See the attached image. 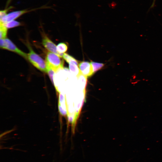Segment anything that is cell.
<instances>
[{
    "instance_id": "obj_14",
    "label": "cell",
    "mask_w": 162,
    "mask_h": 162,
    "mask_svg": "<svg viewBox=\"0 0 162 162\" xmlns=\"http://www.w3.org/2000/svg\"><path fill=\"white\" fill-rule=\"evenodd\" d=\"M9 9H7L4 10H1L0 11V19L5 16L7 15V12Z\"/></svg>"
},
{
    "instance_id": "obj_1",
    "label": "cell",
    "mask_w": 162,
    "mask_h": 162,
    "mask_svg": "<svg viewBox=\"0 0 162 162\" xmlns=\"http://www.w3.org/2000/svg\"><path fill=\"white\" fill-rule=\"evenodd\" d=\"M28 46L29 50V52L27 54L28 59L29 61L34 67L40 71L47 72L46 64L45 61L33 51L29 45Z\"/></svg>"
},
{
    "instance_id": "obj_13",
    "label": "cell",
    "mask_w": 162,
    "mask_h": 162,
    "mask_svg": "<svg viewBox=\"0 0 162 162\" xmlns=\"http://www.w3.org/2000/svg\"><path fill=\"white\" fill-rule=\"evenodd\" d=\"M63 57L68 63L74 58L72 56L66 53L64 54Z\"/></svg>"
},
{
    "instance_id": "obj_6",
    "label": "cell",
    "mask_w": 162,
    "mask_h": 162,
    "mask_svg": "<svg viewBox=\"0 0 162 162\" xmlns=\"http://www.w3.org/2000/svg\"><path fill=\"white\" fill-rule=\"evenodd\" d=\"M4 49L14 52L26 59H28L27 55L18 49L10 40L6 38L4 39Z\"/></svg>"
},
{
    "instance_id": "obj_15",
    "label": "cell",
    "mask_w": 162,
    "mask_h": 162,
    "mask_svg": "<svg viewBox=\"0 0 162 162\" xmlns=\"http://www.w3.org/2000/svg\"><path fill=\"white\" fill-rule=\"evenodd\" d=\"M0 48L4 49V39L3 38H0Z\"/></svg>"
},
{
    "instance_id": "obj_8",
    "label": "cell",
    "mask_w": 162,
    "mask_h": 162,
    "mask_svg": "<svg viewBox=\"0 0 162 162\" xmlns=\"http://www.w3.org/2000/svg\"><path fill=\"white\" fill-rule=\"evenodd\" d=\"M7 33V28L3 23L0 22V38L5 39L6 38Z\"/></svg>"
},
{
    "instance_id": "obj_5",
    "label": "cell",
    "mask_w": 162,
    "mask_h": 162,
    "mask_svg": "<svg viewBox=\"0 0 162 162\" xmlns=\"http://www.w3.org/2000/svg\"><path fill=\"white\" fill-rule=\"evenodd\" d=\"M32 10H25L10 13L7 14L5 16L0 19V22L4 23L14 20L18 18L22 14Z\"/></svg>"
},
{
    "instance_id": "obj_2",
    "label": "cell",
    "mask_w": 162,
    "mask_h": 162,
    "mask_svg": "<svg viewBox=\"0 0 162 162\" xmlns=\"http://www.w3.org/2000/svg\"><path fill=\"white\" fill-rule=\"evenodd\" d=\"M59 56L52 52H48L46 56V65L52 68L55 72L63 68L64 61Z\"/></svg>"
},
{
    "instance_id": "obj_10",
    "label": "cell",
    "mask_w": 162,
    "mask_h": 162,
    "mask_svg": "<svg viewBox=\"0 0 162 162\" xmlns=\"http://www.w3.org/2000/svg\"><path fill=\"white\" fill-rule=\"evenodd\" d=\"M57 51L59 53H63L65 52L68 49L67 46L64 43H61L57 46Z\"/></svg>"
},
{
    "instance_id": "obj_11",
    "label": "cell",
    "mask_w": 162,
    "mask_h": 162,
    "mask_svg": "<svg viewBox=\"0 0 162 162\" xmlns=\"http://www.w3.org/2000/svg\"><path fill=\"white\" fill-rule=\"evenodd\" d=\"M91 63L92 67L94 74V73L100 69L104 65L103 64L94 62H91Z\"/></svg>"
},
{
    "instance_id": "obj_9",
    "label": "cell",
    "mask_w": 162,
    "mask_h": 162,
    "mask_svg": "<svg viewBox=\"0 0 162 162\" xmlns=\"http://www.w3.org/2000/svg\"><path fill=\"white\" fill-rule=\"evenodd\" d=\"M7 28H11L22 25L20 22L14 20L10 21L6 23H3Z\"/></svg>"
},
{
    "instance_id": "obj_12",
    "label": "cell",
    "mask_w": 162,
    "mask_h": 162,
    "mask_svg": "<svg viewBox=\"0 0 162 162\" xmlns=\"http://www.w3.org/2000/svg\"><path fill=\"white\" fill-rule=\"evenodd\" d=\"M47 72L51 82L53 85L54 86L53 80V77L54 73L55 71L50 67L46 65Z\"/></svg>"
},
{
    "instance_id": "obj_3",
    "label": "cell",
    "mask_w": 162,
    "mask_h": 162,
    "mask_svg": "<svg viewBox=\"0 0 162 162\" xmlns=\"http://www.w3.org/2000/svg\"><path fill=\"white\" fill-rule=\"evenodd\" d=\"M80 74L86 78L91 76L94 74L92 64L86 61H83L79 64Z\"/></svg>"
},
{
    "instance_id": "obj_4",
    "label": "cell",
    "mask_w": 162,
    "mask_h": 162,
    "mask_svg": "<svg viewBox=\"0 0 162 162\" xmlns=\"http://www.w3.org/2000/svg\"><path fill=\"white\" fill-rule=\"evenodd\" d=\"M42 43L44 46L47 50L60 57H63L64 54L58 52L57 50V46L46 35L44 36Z\"/></svg>"
},
{
    "instance_id": "obj_16",
    "label": "cell",
    "mask_w": 162,
    "mask_h": 162,
    "mask_svg": "<svg viewBox=\"0 0 162 162\" xmlns=\"http://www.w3.org/2000/svg\"><path fill=\"white\" fill-rule=\"evenodd\" d=\"M155 1L156 0H153L152 4L150 8V9L154 7L155 4Z\"/></svg>"
},
{
    "instance_id": "obj_7",
    "label": "cell",
    "mask_w": 162,
    "mask_h": 162,
    "mask_svg": "<svg viewBox=\"0 0 162 162\" xmlns=\"http://www.w3.org/2000/svg\"><path fill=\"white\" fill-rule=\"evenodd\" d=\"M68 63L70 71L75 76H78L80 73L77 61L74 58Z\"/></svg>"
}]
</instances>
